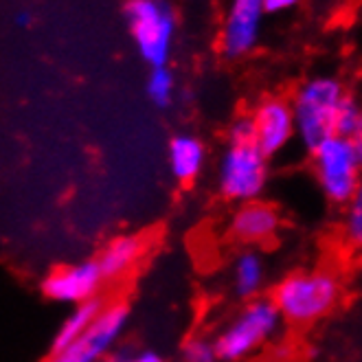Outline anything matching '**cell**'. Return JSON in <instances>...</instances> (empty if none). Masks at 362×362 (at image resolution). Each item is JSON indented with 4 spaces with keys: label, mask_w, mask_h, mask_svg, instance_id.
<instances>
[{
    "label": "cell",
    "mask_w": 362,
    "mask_h": 362,
    "mask_svg": "<svg viewBox=\"0 0 362 362\" xmlns=\"http://www.w3.org/2000/svg\"><path fill=\"white\" fill-rule=\"evenodd\" d=\"M284 323L308 327L323 321L343 299V281L329 268H308L286 274L270 294Z\"/></svg>",
    "instance_id": "cell-1"
},
{
    "label": "cell",
    "mask_w": 362,
    "mask_h": 362,
    "mask_svg": "<svg viewBox=\"0 0 362 362\" xmlns=\"http://www.w3.org/2000/svg\"><path fill=\"white\" fill-rule=\"evenodd\" d=\"M281 226V216L274 204L266 200H255L240 204L228 220V230L240 244L259 246L270 242Z\"/></svg>",
    "instance_id": "cell-11"
},
{
    "label": "cell",
    "mask_w": 362,
    "mask_h": 362,
    "mask_svg": "<svg viewBox=\"0 0 362 362\" xmlns=\"http://www.w3.org/2000/svg\"><path fill=\"white\" fill-rule=\"evenodd\" d=\"M105 276L95 259L64 264L45 274L40 284L42 294L59 305H83L99 299Z\"/></svg>",
    "instance_id": "cell-8"
},
{
    "label": "cell",
    "mask_w": 362,
    "mask_h": 362,
    "mask_svg": "<svg viewBox=\"0 0 362 362\" xmlns=\"http://www.w3.org/2000/svg\"><path fill=\"white\" fill-rule=\"evenodd\" d=\"M228 143H255V125L250 115L238 117L228 127Z\"/></svg>",
    "instance_id": "cell-20"
},
{
    "label": "cell",
    "mask_w": 362,
    "mask_h": 362,
    "mask_svg": "<svg viewBox=\"0 0 362 362\" xmlns=\"http://www.w3.org/2000/svg\"><path fill=\"white\" fill-rule=\"evenodd\" d=\"M316 185L329 204L345 206L362 182V141L329 136L310 152Z\"/></svg>",
    "instance_id": "cell-4"
},
{
    "label": "cell",
    "mask_w": 362,
    "mask_h": 362,
    "mask_svg": "<svg viewBox=\"0 0 362 362\" xmlns=\"http://www.w3.org/2000/svg\"><path fill=\"white\" fill-rule=\"evenodd\" d=\"M266 16V0H228L222 27L220 53L228 59H240L259 45Z\"/></svg>",
    "instance_id": "cell-9"
},
{
    "label": "cell",
    "mask_w": 362,
    "mask_h": 362,
    "mask_svg": "<svg viewBox=\"0 0 362 362\" xmlns=\"http://www.w3.org/2000/svg\"><path fill=\"white\" fill-rule=\"evenodd\" d=\"M345 99L343 81L332 75H314L294 90L290 101L296 119V139L308 152L336 134L338 112Z\"/></svg>",
    "instance_id": "cell-2"
},
{
    "label": "cell",
    "mask_w": 362,
    "mask_h": 362,
    "mask_svg": "<svg viewBox=\"0 0 362 362\" xmlns=\"http://www.w3.org/2000/svg\"><path fill=\"white\" fill-rule=\"evenodd\" d=\"M270 156L257 143H228L218 163V189L228 202L262 200L270 178Z\"/></svg>",
    "instance_id": "cell-6"
},
{
    "label": "cell",
    "mask_w": 362,
    "mask_h": 362,
    "mask_svg": "<svg viewBox=\"0 0 362 362\" xmlns=\"http://www.w3.org/2000/svg\"><path fill=\"white\" fill-rule=\"evenodd\" d=\"M182 362H220L216 340L191 338L182 347Z\"/></svg>",
    "instance_id": "cell-19"
},
{
    "label": "cell",
    "mask_w": 362,
    "mask_h": 362,
    "mask_svg": "<svg viewBox=\"0 0 362 362\" xmlns=\"http://www.w3.org/2000/svg\"><path fill=\"white\" fill-rule=\"evenodd\" d=\"M284 318L268 296H257L242 305V310L218 332L216 347L220 362H244L257 356L279 334Z\"/></svg>",
    "instance_id": "cell-3"
},
{
    "label": "cell",
    "mask_w": 362,
    "mask_h": 362,
    "mask_svg": "<svg viewBox=\"0 0 362 362\" xmlns=\"http://www.w3.org/2000/svg\"><path fill=\"white\" fill-rule=\"evenodd\" d=\"M31 23H33V16H31L27 9H23V11H18V13H16V25H18V27L27 29V27H31Z\"/></svg>",
    "instance_id": "cell-23"
},
{
    "label": "cell",
    "mask_w": 362,
    "mask_h": 362,
    "mask_svg": "<svg viewBox=\"0 0 362 362\" xmlns=\"http://www.w3.org/2000/svg\"><path fill=\"white\" fill-rule=\"evenodd\" d=\"M343 240L349 248L362 252V182L343 211Z\"/></svg>",
    "instance_id": "cell-17"
},
{
    "label": "cell",
    "mask_w": 362,
    "mask_h": 362,
    "mask_svg": "<svg viewBox=\"0 0 362 362\" xmlns=\"http://www.w3.org/2000/svg\"><path fill=\"white\" fill-rule=\"evenodd\" d=\"M145 95L156 108H169L176 95V77L169 66L152 69L145 81Z\"/></svg>",
    "instance_id": "cell-16"
},
{
    "label": "cell",
    "mask_w": 362,
    "mask_h": 362,
    "mask_svg": "<svg viewBox=\"0 0 362 362\" xmlns=\"http://www.w3.org/2000/svg\"><path fill=\"white\" fill-rule=\"evenodd\" d=\"M103 305L105 303L101 299H97V301L73 308L66 316H64V321L59 323V327L55 329V336L51 340V351L66 347V345L73 343V340H77L83 332L93 325V321L99 316Z\"/></svg>",
    "instance_id": "cell-15"
},
{
    "label": "cell",
    "mask_w": 362,
    "mask_h": 362,
    "mask_svg": "<svg viewBox=\"0 0 362 362\" xmlns=\"http://www.w3.org/2000/svg\"><path fill=\"white\" fill-rule=\"evenodd\" d=\"M301 0H266V13H281L299 5Z\"/></svg>",
    "instance_id": "cell-22"
},
{
    "label": "cell",
    "mask_w": 362,
    "mask_h": 362,
    "mask_svg": "<svg viewBox=\"0 0 362 362\" xmlns=\"http://www.w3.org/2000/svg\"><path fill=\"white\" fill-rule=\"evenodd\" d=\"M123 16L134 47L147 66H169L178 29L174 7L167 0H127Z\"/></svg>",
    "instance_id": "cell-5"
},
{
    "label": "cell",
    "mask_w": 362,
    "mask_h": 362,
    "mask_svg": "<svg viewBox=\"0 0 362 362\" xmlns=\"http://www.w3.org/2000/svg\"><path fill=\"white\" fill-rule=\"evenodd\" d=\"M105 362H165V358L154 349H125L115 351Z\"/></svg>",
    "instance_id": "cell-21"
},
{
    "label": "cell",
    "mask_w": 362,
    "mask_h": 362,
    "mask_svg": "<svg viewBox=\"0 0 362 362\" xmlns=\"http://www.w3.org/2000/svg\"><path fill=\"white\" fill-rule=\"evenodd\" d=\"M143 255H145V240L141 235H134V233H125V235H117L105 244L99 250L95 262L99 264L105 281H115L125 276L130 270H134L136 264L143 259Z\"/></svg>",
    "instance_id": "cell-12"
},
{
    "label": "cell",
    "mask_w": 362,
    "mask_h": 362,
    "mask_svg": "<svg viewBox=\"0 0 362 362\" xmlns=\"http://www.w3.org/2000/svg\"><path fill=\"white\" fill-rule=\"evenodd\" d=\"M206 147L196 134L180 132L167 143V165L174 180L189 185L194 182L204 169Z\"/></svg>",
    "instance_id": "cell-13"
},
{
    "label": "cell",
    "mask_w": 362,
    "mask_h": 362,
    "mask_svg": "<svg viewBox=\"0 0 362 362\" xmlns=\"http://www.w3.org/2000/svg\"><path fill=\"white\" fill-rule=\"evenodd\" d=\"M130 323V310L123 303L103 305L93 325L71 345L49 354L47 362H105Z\"/></svg>",
    "instance_id": "cell-7"
},
{
    "label": "cell",
    "mask_w": 362,
    "mask_h": 362,
    "mask_svg": "<svg viewBox=\"0 0 362 362\" xmlns=\"http://www.w3.org/2000/svg\"><path fill=\"white\" fill-rule=\"evenodd\" d=\"M255 125V143L266 156H276L296 139V119L292 101L284 97H266L250 112Z\"/></svg>",
    "instance_id": "cell-10"
},
{
    "label": "cell",
    "mask_w": 362,
    "mask_h": 362,
    "mask_svg": "<svg viewBox=\"0 0 362 362\" xmlns=\"http://www.w3.org/2000/svg\"><path fill=\"white\" fill-rule=\"evenodd\" d=\"M336 134L351 141H362V101H358L351 95H347V99L340 105Z\"/></svg>",
    "instance_id": "cell-18"
},
{
    "label": "cell",
    "mask_w": 362,
    "mask_h": 362,
    "mask_svg": "<svg viewBox=\"0 0 362 362\" xmlns=\"http://www.w3.org/2000/svg\"><path fill=\"white\" fill-rule=\"evenodd\" d=\"M230 286L240 299H257L266 286V264L259 250L246 248L235 255L230 266Z\"/></svg>",
    "instance_id": "cell-14"
}]
</instances>
